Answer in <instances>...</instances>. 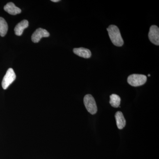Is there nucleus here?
<instances>
[{
    "instance_id": "f257e3e1",
    "label": "nucleus",
    "mask_w": 159,
    "mask_h": 159,
    "mask_svg": "<svg viewBox=\"0 0 159 159\" xmlns=\"http://www.w3.org/2000/svg\"><path fill=\"white\" fill-rule=\"evenodd\" d=\"M107 29L111 41L114 45L119 47L123 46L124 41L118 27L114 25H111Z\"/></svg>"
},
{
    "instance_id": "f03ea898",
    "label": "nucleus",
    "mask_w": 159,
    "mask_h": 159,
    "mask_svg": "<svg viewBox=\"0 0 159 159\" xmlns=\"http://www.w3.org/2000/svg\"><path fill=\"white\" fill-rule=\"evenodd\" d=\"M147 77L145 75L133 74L129 76L127 82L132 86L138 87L145 84L147 81Z\"/></svg>"
},
{
    "instance_id": "7ed1b4c3",
    "label": "nucleus",
    "mask_w": 159,
    "mask_h": 159,
    "mask_svg": "<svg viewBox=\"0 0 159 159\" xmlns=\"http://www.w3.org/2000/svg\"><path fill=\"white\" fill-rule=\"evenodd\" d=\"M84 102L86 108L89 113L92 115H94L97 112V103L94 97L90 94H88L84 97Z\"/></svg>"
},
{
    "instance_id": "20e7f679",
    "label": "nucleus",
    "mask_w": 159,
    "mask_h": 159,
    "mask_svg": "<svg viewBox=\"0 0 159 159\" xmlns=\"http://www.w3.org/2000/svg\"><path fill=\"white\" fill-rule=\"evenodd\" d=\"M16 75L12 68L8 69L2 81V87L4 89H6L15 80Z\"/></svg>"
},
{
    "instance_id": "39448f33",
    "label": "nucleus",
    "mask_w": 159,
    "mask_h": 159,
    "mask_svg": "<svg viewBox=\"0 0 159 159\" xmlns=\"http://www.w3.org/2000/svg\"><path fill=\"white\" fill-rule=\"evenodd\" d=\"M149 40L154 44L159 45V29L156 25H152L149 29L148 34Z\"/></svg>"
},
{
    "instance_id": "423d86ee",
    "label": "nucleus",
    "mask_w": 159,
    "mask_h": 159,
    "mask_svg": "<svg viewBox=\"0 0 159 159\" xmlns=\"http://www.w3.org/2000/svg\"><path fill=\"white\" fill-rule=\"evenodd\" d=\"M50 34L45 29L39 28L36 29L31 36L32 41L34 43H38L43 37H48Z\"/></svg>"
},
{
    "instance_id": "0eeeda50",
    "label": "nucleus",
    "mask_w": 159,
    "mask_h": 159,
    "mask_svg": "<svg viewBox=\"0 0 159 159\" xmlns=\"http://www.w3.org/2000/svg\"><path fill=\"white\" fill-rule=\"evenodd\" d=\"M4 9L6 12L12 15L20 14L21 12V10L18 7H16L14 3L12 2L7 3L6 6H4Z\"/></svg>"
},
{
    "instance_id": "6e6552de",
    "label": "nucleus",
    "mask_w": 159,
    "mask_h": 159,
    "mask_svg": "<svg viewBox=\"0 0 159 159\" xmlns=\"http://www.w3.org/2000/svg\"><path fill=\"white\" fill-rule=\"evenodd\" d=\"M73 52L75 54L84 58H89L91 57L92 54L89 49L85 48H76L74 49Z\"/></svg>"
},
{
    "instance_id": "1a4fd4ad",
    "label": "nucleus",
    "mask_w": 159,
    "mask_h": 159,
    "mask_svg": "<svg viewBox=\"0 0 159 159\" xmlns=\"http://www.w3.org/2000/svg\"><path fill=\"white\" fill-rule=\"evenodd\" d=\"M29 23L27 20H24L20 22L16 26L14 29L15 34L18 36H20L23 34L25 29L29 27Z\"/></svg>"
},
{
    "instance_id": "9d476101",
    "label": "nucleus",
    "mask_w": 159,
    "mask_h": 159,
    "mask_svg": "<svg viewBox=\"0 0 159 159\" xmlns=\"http://www.w3.org/2000/svg\"><path fill=\"white\" fill-rule=\"evenodd\" d=\"M117 127L119 129H122L125 127L126 121L122 112L117 111L115 115Z\"/></svg>"
},
{
    "instance_id": "9b49d317",
    "label": "nucleus",
    "mask_w": 159,
    "mask_h": 159,
    "mask_svg": "<svg viewBox=\"0 0 159 159\" xmlns=\"http://www.w3.org/2000/svg\"><path fill=\"white\" fill-rule=\"evenodd\" d=\"M110 103L111 106L115 108H117L120 106L121 102V98L120 97L116 94H112L110 96Z\"/></svg>"
},
{
    "instance_id": "f8f14e48",
    "label": "nucleus",
    "mask_w": 159,
    "mask_h": 159,
    "mask_svg": "<svg viewBox=\"0 0 159 159\" xmlns=\"http://www.w3.org/2000/svg\"><path fill=\"white\" fill-rule=\"evenodd\" d=\"M8 30V25L6 20L0 17V35L4 37L6 35Z\"/></svg>"
},
{
    "instance_id": "ddd939ff",
    "label": "nucleus",
    "mask_w": 159,
    "mask_h": 159,
    "mask_svg": "<svg viewBox=\"0 0 159 159\" xmlns=\"http://www.w3.org/2000/svg\"><path fill=\"white\" fill-rule=\"evenodd\" d=\"M51 2H60L59 0H51Z\"/></svg>"
},
{
    "instance_id": "4468645a",
    "label": "nucleus",
    "mask_w": 159,
    "mask_h": 159,
    "mask_svg": "<svg viewBox=\"0 0 159 159\" xmlns=\"http://www.w3.org/2000/svg\"><path fill=\"white\" fill-rule=\"evenodd\" d=\"M148 77H150V74H148Z\"/></svg>"
}]
</instances>
